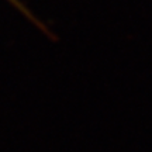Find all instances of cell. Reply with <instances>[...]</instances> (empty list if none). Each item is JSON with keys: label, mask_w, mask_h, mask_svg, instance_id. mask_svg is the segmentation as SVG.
<instances>
[{"label": "cell", "mask_w": 152, "mask_h": 152, "mask_svg": "<svg viewBox=\"0 0 152 152\" xmlns=\"http://www.w3.org/2000/svg\"><path fill=\"white\" fill-rule=\"evenodd\" d=\"M9 1H11V3H13V4H14V6H16V7H17V9H18V10H20V11H23V13H24V14H26V16H27L28 18H31L33 21H35V24H38V26H39V23H38L37 20H35V17H34V16H31V14H30V11H28L27 9H26V7H24V6H23L21 3H20L18 0H9Z\"/></svg>", "instance_id": "cell-1"}]
</instances>
